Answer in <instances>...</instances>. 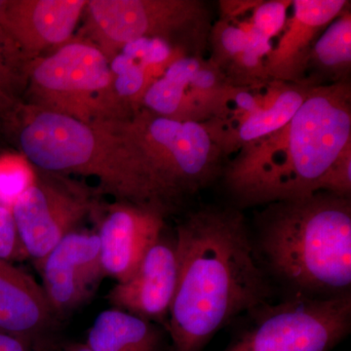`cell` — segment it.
<instances>
[{
  "mask_svg": "<svg viewBox=\"0 0 351 351\" xmlns=\"http://www.w3.org/2000/svg\"><path fill=\"white\" fill-rule=\"evenodd\" d=\"M175 239L178 281L165 330L172 351H201L221 328L269 302L271 283L239 208L191 212Z\"/></svg>",
  "mask_w": 351,
  "mask_h": 351,
  "instance_id": "obj_1",
  "label": "cell"
},
{
  "mask_svg": "<svg viewBox=\"0 0 351 351\" xmlns=\"http://www.w3.org/2000/svg\"><path fill=\"white\" fill-rule=\"evenodd\" d=\"M350 142V82L320 84L282 128L228 160L221 179L239 209L299 199L317 193Z\"/></svg>",
  "mask_w": 351,
  "mask_h": 351,
  "instance_id": "obj_2",
  "label": "cell"
},
{
  "mask_svg": "<svg viewBox=\"0 0 351 351\" xmlns=\"http://www.w3.org/2000/svg\"><path fill=\"white\" fill-rule=\"evenodd\" d=\"M256 226V255L289 297L350 294V199L317 191L271 203L258 214Z\"/></svg>",
  "mask_w": 351,
  "mask_h": 351,
  "instance_id": "obj_3",
  "label": "cell"
},
{
  "mask_svg": "<svg viewBox=\"0 0 351 351\" xmlns=\"http://www.w3.org/2000/svg\"><path fill=\"white\" fill-rule=\"evenodd\" d=\"M125 122H86L22 104L2 125L22 154L43 172L94 177L117 202L147 207V196Z\"/></svg>",
  "mask_w": 351,
  "mask_h": 351,
  "instance_id": "obj_4",
  "label": "cell"
},
{
  "mask_svg": "<svg viewBox=\"0 0 351 351\" xmlns=\"http://www.w3.org/2000/svg\"><path fill=\"white\" fill-rule=\"evenodd\" d=\"M124 126L149 208L164 218L223 177L228 158L202 123L166 119L138 108Z\"/></svg>",
  "mask_w": 351,
  "mask_h": 351,
  "instance_id": "obj_5",
  "label": "cell"
},
{
  "mask_svg": "<svg viewBox=\"0 0 351 351\" xmlns=\"http://www.w3.org/2000/svg\"><path fill=\"white\" fill-rule=\"evenodd\" d=\"M23 80L24 105L86 123L115 125L135 112L115 94L108 58L85 38L31 62Z\"/></svg>",
  "mask_w": 351,
  "mask_h": 351,
  "instance_id": "obj_6",
  "label": "cell"
},
{
  "mask_svg": "<svg viewBox=\"0 0 351 351\" xmlns=\"http://www.w3.org/2000/svg\"><path fill=\"white\" fill-rule=\"evenodd\" d=\"M83 15L85 39L108 61L140 38L163 39L189 56L205 57L214 23L203 0H89Z\"/></svg>",
  "mask_w": 351,
  "mask_h": 351,
  "instance_id": "obj_7",
  "label": "cell"
},
{
  "mask_svg": "<svg viewBox=\"0 0 351 351\" xmlns=\"http://www.w3.org/2000/svg\"><path fill=\"white\" fill-rule=\"evenodd\" d=\"M239 322L223 351H332L351 329V294L332 299L288 297L261 304Z\"/></svg>",
  "mask_w": 351,
  "mask_h": 351,
  "instance_id": "obj_8",
  "label": "cell"
},
{
  "mask_svg": "<svg viewBox=\"0 0 351 351\" xmlns=\"http://www.w3.org/2000/svg\"><path fill=\"white\" fill-rule=\"evenodd\" d=\"M320 84L309 77L299 83L269 80L252 86H230L216 117L202 124L228 158L245 145L282 128Z\"/></svg>",
  "mask_w": 351,
  "mask_h": 351,
  "instance_id": "obj_9",
  "label": "cell"
},
{
  "mask_svg": "<svg viewBox=\"0 0 351 351\" xmlns=\"http://www.w3.org/2000/svg\"><path fill=\"white\" fill-rule=\"evenodd\" d=\"M95 208L89 189L43 172L12 202V214L27 258L38 267Z\"/></svg>",
  "mask_w": 351,
  "mask_h": 351,
  "instance_id": "obj_10",
  "label": "cell"
},
{
  "mask_svg": "<svg viewBox=\"0 0 351 351\" xmlns=\"http://www.w3.org/2000/svg\"><path fill=\"white\" fill-rule=\"evenodd\" d=\"M86 0H3L0 40L23 77V69L73 39Z\"/></svg>",
  "mask_w": 351,
  "mask_h": 351,
  "instance_id": "obj_11",
  "label": "cell"
},
{
  "mask_svg": "<svg viewBox=\"0 0 351 351\" xmlns=\"http://www.w3.org/2000/svg\"><path fill=\"white\" fill-rule=\"evenodd\" d=\"M230 85L211 60H176L147 87L140 108L178 121L205 123L216 117Z\"/></svg>",
  "mask_w": 351,
  "mask_h": 351,
  "instance_id": "obj_12",
  "label": "cell"
},
{
  "mask_svg": "<svg viewBox=\"0 0 351 351\" xmlns=\"http://www.w3.org/2000/svg\"><path fill=\"white\" fill-rule=\"evenodd\" d=\"M53 313H64L86 301L104 274L97 233H69L38 265Z\"/></svg>",
  "mask_w": 351,
  "mask_h": 351,
  "instance_id": "obj_13",
  "label": "cell"
},
{
  "mask_svg": "<svg viewBox=\"0 0 351 351\" xmlns=\"http://www.w3.org/2000/svg\"><path fill=\"white\" fill-rule=\"evenodd\" d=\"M160 235L145 254L137 271L108 293L112 308L126 311L166 329L178 281L176 239Z\"/></svg>",
  "mask_w": 351,
  "mask_h": 351,
  "instance_id": "obj_14",
  "label": "cell"
},
{
  "mask_svg": "<svg viewBox=\"0 0 351 351\" xmlns=\"http://www.w3.org/2000/svg\"><path fill=\"white\" fill-rule=\"evenodd\" d=\"M164 226L165 218L154 210L123 202L112 205L97 233L104 274L117 282L130 278Z\"/></svg>",
  "mask_w": 351,
  "mask_h": 351,
  "instance_id": "obj_15",
  "label": "cell"
},
{
  "mask_svg": "<svg viewBox=\"0 0 351 351\" xmlns=\"http://www.w3.org/2000/svg\"><path fill=\"white\" fill-rule=\"evenodd\" d=\"M350 6L346 0H293L292 15L265 61L267 77L291 83L308 80L309 54L314 43Z\"/></svg>",
  "mask_w": 351,
  "mask_h": 351,
  "instance_id": "obj_16",
  "label": "cell"
},
{
  "mask_svg": "<svg viewBox=\"0 0 351 351\" xmlns=\"http://www.w3.org/2000/svg\"><path fill=\"white\" fill-rule=\"evenodd\" d=\"M219 3L221 16L210 32L209 59L228 82L247 80L260 71L274 46L254 31L245 15L247 0H223Z\"/></svg>",
  "mask_w": 351,
  "mask_h": 351,
  "instance_id": "obj_17",
  "label": "cell"
},
{
  "mask_svg": "<svg viewBox=\"0 0 351 351\" xmlns=\"http://www.w3.org/2000/svg\"><path fill=\"white\" fill-rule=\"evenodd\" d=\"M53 315L43 286L0 258V332L27 341L43 332Z\"/></svg>",
  "mask_w": 351,
  "mask_h": 351,
  "instance_id": "obj_18",
  "label": "cell"
},
{
  "mask_svg": "<svg viewBox=\"0 0 351 351\" xmlns=\"http://www.w3.org/2000/svg\"><path fill=\"white\" fill-rule=\"evenodd\" d=\"M158 325L126 311H101L88 332L86 346L93 351H161Z\"/></svg>",
  "mask_w": 351,
  "mask_h": 351,
  "instance_id": "obj_19",
  "label": "cell"
},
{
  "mask_svg": "<svg viewBox=\"0 0 351 351\" xmlns=\"http://www.w3.org/2000/svg\"><path fill=\"white\" fill-rule=\"evenodd\" d=\"M351 73V11L346 8L314 43L307 78L321 83L350 82Z\"/></svg>",
  "mask_w": 351,
  "mask_h": 351,
  "instance_id": "obj_20",
  "label": "cell"
},
{
  "mask_svg": "<svg viewBox=\"0 0 351 351\" xmlns=\"http://www.w3.org/2000/svg\"><path fill=\"white\" fill-rule=\"evenodd\" d=\"M292 0H250L246 14L254 31L265 40L280 36Z\"/></svg>",
  "mask_w": 351,
  "mask_h": 351,
  "instance_id": "obj_21",
  "label": "cell"
},
{
  "mask_svg": "<svg viewBox=\"0 0 351 351\" xmlns=\"http://www.w3.org/2000/svg\"><path fill=\"white\" fill-rule=\"evenodd\" d=\"M24 80L0 40V124L12 119L23 104Z\"/></svg>",
  "mask_w": 351,
  "mask_h": 351,
  "instance_id": "obj_22",
  "label": "cell"
},
{
  "mask_svg": "<svg viewBox=\"0 0 351 351\" xmlns=\"http://www.w3.org/2000/svg\"><path fill=\"white\" fill-rule=\"evenodd\" d=\"M318 191H326L339 197L351 196V142L346 145L338 158L326 171L318 186Z\"/></svg>",
  "mask_w": 351,
  "mask_h": 351,
  "instance_id": "obj_23",
  "label": "cell"
},
{
  "mask_svg": "<svg viewBox=\"0 0 351 351\" xmlns=\"http://www.w3.org/2000/svg\"><path fill=\"white\" fill-rule=\"evenodd\" d=\"M27 258L11 207L0 202V258L12 263Z\"/></svg>",
  "mask_w": 351,
  "mask_h": 351,
  "instance_id": "obj_24",
  "label": "cell"
},
{
  "mask_svg": "<svg viewBox=\"0 0 351 351\" xmlns=\"http://www.w3.org/2000/svg\"><path fill=\"white\" fill-rule=\"evenodd\" d=\"M27 186L24 171L7 163H0V202L5 204L7 199L15 200Z\"/></svg>",
  "mask_w": 351,
  "mask_h": 351,
  "instance_id": "obj_25",
  "label": "cell"
},
{
  "mask_svg": "<svg viewBox=\"0 0 351 351\" xmlns=\"http://www.w3.org/2000/svg\"><path fill=\"white\" fill-rule=\"evenodd\" d=\"M25 343V339L0 332V351H29Z\"/></svg>",
  "mask_w": 351,
  "mask_h": 351,
  "instance_id": "obj_26",
  "label": "cell"
},
{
  "mask_svg": "<svg viewBox=\"0 0 351 351\" xmlns=\"http://www.w3.org/2000/svg\"><path fill=\"white\" fill-rule=\"evenodd\" d=\"M69 351H93L91 350V348H89V346L86 345H82L76 346V348H71V350Z\"/></svg>",
  "mask_w": 351,
  "mask_h": 351,
  "instance_id": "obj_27",
  "label": "cell"
},
{
  "mask_svg": "<svg viewBox=\"0 0 351 351\" xmlns=\"http://www.w3.org/2000/svg\"><path fill=\"white\" fill-rule=\"evenodd\" d=\"M2 134H3V131H2L1 124H0V137H1Z\"/></svg>",
  "mask_w": 351,
  "mask_h": 351,
  "instance_id": "obj_28",
  "label": "cell"
}]
</instances>
